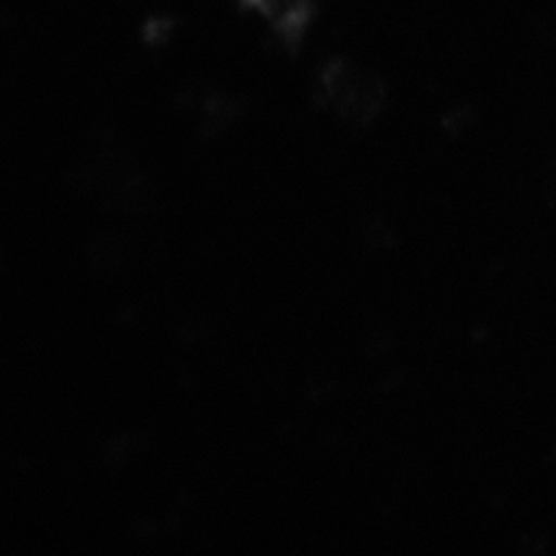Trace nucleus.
<instances>
[{"label":"nucleus","mask_w":556,"mask_h":556,"mask_svg":"<svg viewBox=\"0 0 556 556\" xmlns=\"http://www.w3.org/2000/svg\"><path fill=\"white\" fill-rule=\"evenodd\" d=\"M320 84L331 111L357 125L372 122L388 101L382 79L348 60L331 62L325 68Z\"/></svg>","instance_id":"nucleus-1"},{"label":"nucleus","mask_w":556,"mask_h":556,"mask_svg":"<svg viewBox=\"0 0 556 556\" xmlns=\"http://www.w3.org/2000/svg\"><path fill=\"white\" fill-rule=\"evenodd\" d=\"M248 8L262 13L270 26L285 38L298 40L314 15L319 0H243Z\"/></svg>","instance_id":"nucleus-2"}]
</instances>
